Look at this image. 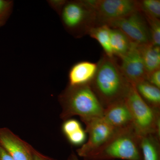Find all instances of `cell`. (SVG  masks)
<instances>
[{"mask_svg":"<svg viewBox=\"0 0 160 160\" xmlns=\"http://www.w3.org/2000/svg\"><path fill=\"white\" fill-rule=\"evenodd\" d=\"M139 11L146 18L160 19V1L142 0L138 1Z\"/></svg>","mask_w":160,"mask_h":160,"instance_id":"cell-18","label":"cell"},{"mask_svg":"<svg viewBox=\"0 0 160 160\" xmlns=\"http://www.w3.org/2000/svg\"><path fill=\"white\" fill-rule=\"evenodd\" d=\"M132 118L133 126L141 136L153 134L160 137V109L149 106L132 85L125 99Z\"/></svg>","mask_w":160,"mask_h":160,"instance_id":"cell-5","label":"cell"},{"mask_svg":"<svg viewBox=\"0 0 160 160\" xmlns=\"http://www.w3.org/2000/svg\"><path fill=\"white\" fill-rule=\"evenodd\" d=\"M86 131L82 128L74 133L66 137V138L72 145L79 146L84 144L86 139Z\"/></svg>","mask_w":160,"mask_h":160,"instance_id":"cell-22","label":"cell"},{"mask_svg":"<svg viewBox=\"0 0 160 160\" xmlns=\"http://www.w3.org/2000/svg\"><path fill=\"white\" fill-rule=\"evenodd\" d=\"M62 111L60 118L63 121L74 116L84 122L102 118L104 108L90 85L70 86L68 85L58 97Z\"/></svg>","mask_w":160,"mask_h":160,"instance_id":"cell-2","label":"cell"},{"mask_svg":"<svg viewBox=\"0 0 160 160\" xmlns=\"http://www.w3.org/2000/svg\"><path fill=\"white\" fill-rule=\"evenodd\" d=\"M0 160H13L6 149L0 144Z\"/></svg>","mask_w":160,"mask_h":160,"instance_id":"cell-26","label":"cell"},{"mask_svg":"<svg viewBox=\"0 0 160 160\" xmlns=\"http://www.w3.org/2000/svg\"><path fill=\"white\" fill-rule=\"evenodd\" d=\"M67 160H80L77 155L74 152H72L71 154L68 157Z\"/></svg>","mask_w":160,"mask_h":160,"instance_id":"cell-27","label":"cell"},{"mask_svg":"<svg viewBox=\"0 0 160 160\" xmlns=\"http://www.w3.org/2000/svg\"><path fill=\"white\" fill-rule=\"evenodd\" d=\"M83 123L86 125L85 131L89 134V138L86 143L77 149L76 152L77 155L84 158L104 145L117 130L102 118L92 119Z\"/></svg>","mask_w":160,"mask_h":160,"instance_id":"cell-8","label":"cell"},{"mask_svg":"<svg viewBox=\"0 0 160 160\" xmlns=\"http://www.w3.org/2000/svg\"><path fill=\"white\" fill-rule=\"evenodd\" d=\"M147 75L160 69V46L151 44L139 46Z\"/></svg>","mask_w":160,"mask_h":160,"instance_id":"cell-15","label":"cell"},{"mask_svg":"<svg viewBox=\"0 0 160 160\" xmlns=\"http://www.w3.org/2000/svg\"><path fill=\"white\" fill-rule=\"evenodd\" d=\"M98 69V63L82 61L72 66L69 72V84L70 86L90 85Z\"/></svg>","mask_w":160,"mask_h":160,"instance_id":"cell-12","label":"cell"},{"mask_svg":"<svg viewBox=\"0 0 160 160\" xmlns=\"http://www.w3.org/2000/svg\"><path fill=\"white\" fill-rule=\"evenodd\" d=\"M59 16L65 29L76 38L88 34L96 26L92 0L67 1Z\"/></svg>","mask_w":160,"mask_h":160,"instance_id":"cell-4","label":"cell"},{"mask_svg":"<svg viewBox=\"0 0 160 160\" xmlns=\"http://www.w3.org/2000/svg\"><path fill=\"white\" fill-rule=\"evenodd\" d=\"M110 28L106 25L95 26L89 29L88 34L98 42L103 48L105 55L109 58H114L110 46Z\"/></svg>","mask_w":160,"mask_h":160,"instance_id":"cell-17","label":"cell"},{"mask_svg":"<svg viewBox=\"0 0 160 160\" xmlns=\"http://www.w3.org/2000/svg\"><path fill=\"white\" fill-rule=\"evenodd\" d=\"M120 69L126 80L135 85L146 81V72L139 46L133 43L129 51L121 58Z\"/></svg>","mask_w":160,"mask_h":160,"instance_id":"cell-9","label":"cell"},{"mask_svg":"<svg viewBox=\"0 0 160 160\" xmlns=\"http://www.w3.org/2000/svg\"><path fill=\"white\" fill-rule=\"evenodd\" d=\"M66 2L67 1H65V0H51V1H48L49 6L58 13L59 15Z\"/></svg>","mask_w":160,"mask_h":160,"instance_id":"cell-24","label":"cell"},{"mask_svg":"<svg viewBox=\"0 0 160 160\" xmlns=\"http://www.w3.org/2000/svg\"><path fill=\"white\" fill-rule=\"evenodd\" d=\"M13 7V1L0 0V27L3 26L9 19Z\"/></svg>","mask_w":160,"mask_h":160,"instance_id":"cell-20","label":"cell"},{"mask_svg":"<svg viewBox=\"0 0 160 160\" xmlns=\"http://www.w3.org/2000/svg\"><path fill=\"white\" fill-rule=\"evenodd\" d=\"M146 81L157 88L160 89V69L148 74Z\"/></svg>","mask_w":160,"mask_h":160,"instance_id":"cell-23","label":"cell"},{"mask_svg":"<svg viewBox=\"0 0 160 160\" xmlns=\"http://www.w3.org/2000/svg\"><path fill=\"white\" fill-rule=\"evenodd\" d=\"M95 15L96 26L107 25L139 11L138 1L92 0Z\"/></svg>","mask_w":160,"mask_h":160,"instance_id":"cell-6","label":"cell"},{"mask_svg":"<svg viewBox=\"0 0 160 160\" xmlns=\"http://www.w3.org/2000/svg\"><path fill=\"white\" fill-rule=\"evenodd\" d=\"M132 86L123 75L114 57L106 55L98 63L96 73L90 84L104 109L125 99Z\"/></svg>","mask_w":160,"mask_h":160,"instance_id":"cell-1","label":"cell"},{"mask_svg":"<svg viewBox=\"0 0 160 160\" xmlns=\"http://www.w3.org/2000/svg\"><path fill=\"white\" fill-rule=\"evenodd\" d=\"M102 118L116 130L133 125L131 112L125 99L112 103L105 108Z\"/></svg>","mask_w":160,"mask_h":160,"instance_id":"cell-11","label":"cell"},{"mask_svg":"<svg viewBox=\"0 0 160 160\" xmlns=\"http://www.w3.org/2000/svg\"><path fill=\"white\" fill-rule=\"evenodd\" d=\"M106 25L121 30L132 43L138 46L151 44L149 24L139 11L112 21Z\"/></svg>","mask_w":160,"mask_h":160,"instance_id":"cell-7","label":"cell"},{"mask_svg":"<svg viewBox=\"0 0 160 160\" xmlns=\"http://www.w3.org/2000/svg\"><path fill=\"white\" fill-rule=\"evenodd\" d=\"M141 136L133 125L117 130L104 145L84 158L85 160H143Z\"/></svg>","mask_w":160,"mask_h":160,"instance_id":"cell-3","label":"cell"},{"mask_svg":"<svg viewBox=\"0 0 160 160\" xmlns=\"http://www.w3.org/2000/svg\"><path fill=\"white\" fill-rule=\"evenodd\" d=\"M140 148L143 160H160V137L153 134L141 136Z\"/></svg>","mask_w":160,"mask_h":160,"instance_id":"cell-13","label":"cell"},{"mask_svg":"<svg viewBox=\"0 0 160 160\" xmlns=\"http://www.w3.org/2000/svg\"><path fill=\"white\" fill-rule=\"evenodd\" d=\"M110 46L113 56L121 58L129 51L133 43L118 29L110 28Z\"/></svg>","mask_w":160,"mask_h":160,"instance_id":"cell-14","label":"cell"},{"mask_svg":"<svg viewBox=\"0 0 160 160\" xmlns=\"http://www.w3.org/2000/svg\"><path fill=\"white\" fill-rule=\"evenodd\" d=\"M141 97L149 106L154 109H160V90L147 81L134 85Z\"/></svg>","mask_w":160,"mask_h":160,"instance_id":"cell-16","label":"cell"},{"mask_svg":"<svg viewBox=\"0 0 160 160\" xmlns=\"http://www.w3.org/2000/svg\"><path fill=\"white\" fill-rule=\"evenodd\" d=\"M0 144L13 160H34V148L6 127L0 128Z\"/></svg>","mask_w":160,"mask_h":160,"instance_id":"cell-10","label":"cell"},{"mask_svg":"<svg viewBox=\"0 0 160 160\" xmlns=\"http://www.w3.org/2000/svg\"><path fill=\"white\" fill-rule=\"evenodd\" d=\"M34 160H57L42 154L36 149H33Z\"/></svg>","mask_w":160,"mask_h":160,"instance_id":"cell-25","label":"cell"},{"mask_svg":"<svg viewBox=\"0 0 160 160\" xmlns=\"http://www.w3.org/2000/svg\"><path fill=\"white\" fill-rule=\"evenodd\" d=\"M64 122L62 129L66 137L82 128L79 122L74 119H69Z\"/></svg>","mask_w":160,"mask_h":160,"instance_id":"cell-21","label":"cell"},{"mask_svg":"<svg viewBox=\"0 0 160 160\" xmlns=\"http://www.w3.org/2000/svg\"><path fill=\"white\" fill-rule=\"evenodd\" d=\"M145 18L149 24L151 44L153 46H160V19Z\"/></svg>","mask_w":160,"mask_h":160,"instance_id":"cell-19","label":"cell"}]
</instances>
